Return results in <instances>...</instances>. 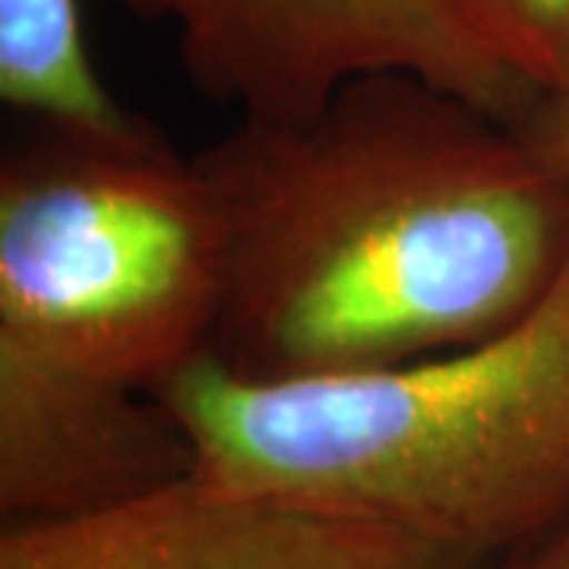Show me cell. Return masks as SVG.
Instances as JSON below:
<instances>
[{
	"instance_id": "6da1fadb",
	"label": "cell",
	"mask_w": 569,
	"mask_h": 569,
	"mask_svg": "<svg viewBox=\"0 0 569 569\" xmlns=\"http://www.w3.org/2000/svg\"><path fill=\"white\" fill-rule=\"evenodd\" d=\"M222 216L209 358L260 383L370 373L522 317L569 253V183L519 123L365 77L197 152Z\"/></svg>"
},
{
	"instance_id": "7a4b0ae2",
	"label": "cell",
	"mask_w": 569,
	"mask_h": 569,
	"mask_svg": "<svg viewBox=\"0 0 569 569\" xmlns=\"http://www.w3.org/2000/svg\"><path fill=\"white\" fill-rule=\"evenodd\" d=\"M152 396L206 481L507 560L569 519V253L478 342L288 383L200 361Z\"/></svg>"
},
{
	"instance_id": "3957f363",
	"label": "cell",
	"mask_w": 569,
	"mask_h": 569,
	"mask_svg": "<svg viewBox=\"0 0 569 569\" xmlns=\"http://www.w3.org/2000/svg\"><path fill=\"white\" fill-rule=\"evenodd\" d=\"M222 216L197 156L142 121H36L0 164V348L156 392L209 358Z\"/></svg>"
},
{
	"instance_id": "277c9868",
	"label": "cell",
	"mask_w": 569,
	"mask_h": 569,
	"mask_svg": "<svg viewBox=\"0 0 569 569\" xmlns=\"http://www.w3.org/2000/svg\"><path fill=\"white\" fill-rule=\"evenodd\" d=\"M174 29L187 80L238 121H291L365 77H415L522 123L538 92L443 0H130Z\"/></svg>"
},
{
	"instance_id": "5b68a950",
	"label": "cell",
	"mask_w": 569,
	"mask_h": 569,
	"mask_svg": "<svg viewBox=\"0 0 569 569\" xmlns=\"http://www.w3.org/2000/svg\"><path fill=\"white\" fill-rule=\"evenodd\" d=\"M490 567L380 522L224 488L200 475L104 512L0 531V569Z\"/></svg>"
},
{
	"instance_id": "8992f818",
	"label": "cell",
	"mask_w": 569,
	"mask_h": 569,
	"mask_svg": "<svg viewBox=\"0 0 569 569\" xmlns=\"http://www.w3.org/2000/svg\"><path fill=\"white\" fill-rule=\"evenodd\" d=\"M190 475V440L152 392L0 348L3 526L104 512Z\"/></svg>"
},
{
	"instance_id": "52a82bcc",
	"label": "cell",
	"mask_w": 569,
	"mask_h": 569,
	"mask_svg": "<svg viewBox=\"0 0 569 569\" xmlns=\"http://www.w3.org/2000/svg\"><path fill=\"white\" fill-rule=\"evenodd\" d=\"M0 99L32 121L92 133L142 123L96 73L77 0H0Z\"/></svg>"
},
{
	"instance_id": "ba28073f",
	"label": "cell",
	"mask_w": 569,
	"mask_h": 569,
	"mask_svg": "<svg viewBox=\"0 0 569 569\" xmlns=\"http://www.w3.org/2000/svg\"><path fill=\"white\" fill-rule=\"evenodd\" d=\"M443 7L538 96L569 80V0H443Z\"/></svg>"
},
{
	"instance_id": "9c48e42d",
	"label": "cell",
	"mask_w": 569,
	"mask_h": 569,
	"mask_svg": "<svg viewBox=\"0 0 569 569\" xmlns=\"http://www.w3.org/2000/svg\"><path fill=\"white\" fill-rule=\"evenodd\" d=\"M519 130L529 137L550 171L569 183V80L538 96Z\"/></svg>"
},
{
	"instance_id": "30bf717a",
	"label": "cell",
	"mask_w": 569,
	"mask_h": 569,
	"mask_svg": "<svg viewBox=\"0 0 569 569\" xmlns=\"http://www.w3.org/2000/svg\"><path fill=\"white\" fill-rule=\"evenodd\" d=\"M503 569H569V519L503 560Z\"/></svg>"
}]
</instances>
